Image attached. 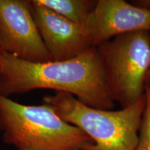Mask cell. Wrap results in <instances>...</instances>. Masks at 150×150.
I'll return each mask as SVG.
<instances>
[{
	"mask_svg": "<svg viewBox=\"0 0 150 150\" xmlns=\"http://www.w3.org/2000/svg\"><path fill=\"white\" fill-rule=\"evenodd\" d=\"M36 89L71 94L99 109L115 107L96 47L73 59L45 63L24 61L4 52L0 57V95L8 97Z\"/></svg>",
	"mask_w": 150,
	"mask_h": 150,
	"instance_id": "1",
	"label": "cell"
},
{
	"mask_svg": "<svg viewBox=\"0 0 150 150\" xmlns=\"http://www.w3.org/2000/svg\"><path fill=\"white\" fill-rule=\"evenodd\" d=\"M0 132L17 150H86L94 144L47 105H24L1 95Z\"/></svg>",
	"mask_w": 150,
	"mask_h": 150,
	"instance_id": "2",
	"label": "cell"
},
{
	"mask_svg": "<svg viewBox=\"0 0 150 150\" xmlns=\"http://www.w3.org/2000/svg\"><path fill=\"white\" fill-rule=\"evenodd\" d=\"M42 104L63 120L79 128L93 140L86 150H136L146 106V94L119 110L99 109L81 102L71 94L45 95Z\"/></svg>",
	"mask_w": 150,
	"mask_h": 150,
	"instance_id": "3",
	"label": "cell"
},
{
	"mask_svg": "<svg viewBox=\"0 0 150 150\" xmlns=\"http://www.w3.org/2000/svg\"><path fill=\"white\" fill-rule=\"evenodd\" d=\"M102 56L106 83L122 108L135 104L145 93L150 66V33L117 35L96 47Z\"/></svg>",
	"mask_w": 150,
	"mask_h": 150,
	"instance_id": "4",
	"label": "cell"
},
{
	"mask_svg": "<svg viewBox=\"0 0 150 150\" xmlns=\"http://www.w3.org/2000/svg\"><path fill=\"white\" fill-rule=\"evenodd\" d=\"M0 43L4 51L33 63L52 59L27 0H0Z\"/></svg>",
	"mask_w": 150,
	"mask_h": 150,
	"instance_id": "5",
	"label": "cell"
},
{
	"mask_svg": "<svg viewBox=\"0 0 150 150\" xmlns=\"http://www.w3.org/2000/svg\"><path fill=\"white\" fill-rule=\"evenodd\" d=\"M81 25L93 47H97L120 35L150 33V10L125 0H97Z\"/></svg>",
	"mask_w": 150,
	"mask_h": 150,
	"instance_id": "6",
	"label": "cell"
},
{
	"mask_svg": "<svg viewBox=\"0 0 150 150\" xmlns=\"http://www.w3.org/2000/svg\"><path fill=\"white\" fill-rule=\"evenodd\" d=\"M30 8L52 61H66L94 47L81 24L56 13L35 0Z\"/></svg>",
	"mask_w": 150,
	"mask_h": 150,
	"instance_id": "7",
	"label": "cell"
},
{
	"mask_svg": "<svg viewBox=\"0 0 150 150\" xmlns=\"http://www.w3.org/2000/svg\"><path fill=\"white\" fill-rule=\"evenodd\" d=\"M56 13L82 24L96 4L91 0H35Z\"/></svg>",
	"mask_w": 150,
	"mask_h": 150,
	"instance_id": "8",
	"label": "cell"
},
{
	"mask_svg": "<svg viewBox=\"0 0 150 150\" xmlns=\"http://www.w3.org/2000/svg\"><path fill=\"white\" fill-rule=\"evenodd\" d=\"M146 106L139 131L136 150H150V88L145 86Z\"/></svg>",
	"mask_w": 150,
	"mask_h": 150,
	"instance_id": "9",
	"label": "cell"
},
{
	"mask_svg": "<svg viewBox=\"0 0 150 150\" xmlns=\"http://www.w3.org/2000/svg\"><path fill=\"white\" fill-rule=\"evenodd\" d=\"M131 4L136 6L150 10V0H136L133 1Z\"/></svg>",
	"mask_w": 150,
	"mask_h": 150,
	"instance_id": "10",
	"label": "cell"
},
{
	"mask_svg": "<svg viewBox=\"0 0 150 150\" xmlns=\"http://www.w3.org/2000/svg\"><path fill=\"white\" fill-rule=\"evenodd\" d=\"M146 86H148L150 87V66L149 70H148L147 76H146Z\"/></svg>",
	"mask_w": 150,
	"mask_h": 150,
	"instance_id": "11",
	"label": "cell"
},
{
	"mask_svg": "<svg viewBox=\"0 0 150 150\" xmlns=\"http://www.w3.org/2000/svg\"><path fill=\"white\" fill-rule=\"evenodd\" d=\"M4 52V50L2 49V47H1V43H0V57H1V54H3Z\"/></svg>",
	"mask_w": 150,
	"mask_h": 150,
	"instance_id": "12",
	"label": "cell"
},
{
	"mask_svg": "<svg viewBox=\"0 0 150 150\" xmlns=\"http://www.w3.org/2000/svg\"><path fill=\"white\" fill-rule=\"evenodd\" d=\"M149 88H150V87H149Z\"/></svg>",
	"mask_w": 150,
	"mask_h": 150,
	"instance_id": "13",
	"label": "cell"
}]
</instances>
